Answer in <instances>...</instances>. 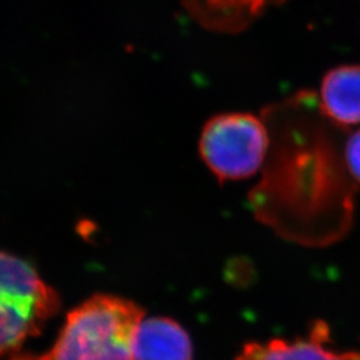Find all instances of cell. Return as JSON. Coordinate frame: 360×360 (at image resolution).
Returning <instances> with one entry per match:
<instances>
[{
    "instance_id": "cell-7",
    "label": "cell",
    "mask_w": 360,
    "mask_h": 360,
    "mask_svg": "<svg viewBox=\"0 0 360 360\" xmlns=\"http://www.w3.org/2000/svg\"><path fill=\"white\" fill-rule=\"evenodd\" d=\"M193 19L217 32H240L283 0H183Z\"/></svg>"
},
{
    "instance_id": "cell-6",
    "label": "cell",
    "mask_w": 360,
    "mask_h": 360,
    "mask_svg": "<svg viewBox=\"0 0 360 360\" xmlns=\"http://www.w3.org/2000/svg\"><path fill=\"white\" fill-rule=\"evenodd\" d=\"M193 340L176 321L143 319L134 343V360H193Z\"/></svg>"
},
{
    "instance_id": "cell-3",
    "label": "cell",
    "mask_w": 360,
    "mask_h": 360,
    "mask_svg": "<svg viewBox=\"0 0 360 360\" xmlns=\"http://www.w3.org/2000/svg\"><path fill=\"white\" fill-rule=\"evenodd\" d=\"M269 127L251 112H226L211 117L203 127L199 153L220 181L254 176L270 153Z\"/></svg>"
},
{
    "instance_id": "cell-4",
    "label": "cell",
    "mask_w": 360,
    "mask_h": 360,
    "mask_svg": "<svg viewBox=\"0 0 360 360\" xmlns=\"http://www.w3.org/2000/svg\"><path fill=\"white\" fill-rule=\"evenodd\" d=\"M328 326L316 322L306 338L248 342L233 360H360V351H335L328 348Z\"/></svg>"
},
{
    "instance_id": "cell-2",
    "label": "cell",
    "mask_w": 360,
    "mask_h": 360,
    "mask_svg": "<svg viewBox=\"0 0 360 360\" xmlns=\"http://www.w3.org/2000/svg\"><path fill=\"white\" fill-rule=\"evenodd\" d=\"M59 309L58 292L31 264L0 251V356L40 334Z\"/></svg>"
},
{
    "instance_id": "cell-1",
    "label": "cell",
    "mask_w": 360,
    "mask_h": 360,
    "mask_svg": "<svg viewBox=\"0 0 360 360\" xmlns=\"http://www.w3.org/2000/svg\"><path fill=\"white\" fill-rule=\"evenodd\" d=\"M144 311L114 295H95L72 309L53 347L39 360H134Z\"/></svg>"
},
{
    "instance_id": "cell-9",
    "label": "cell",
    "mask_w": 360,
    "mask_h": 360,
    "mask_svg": "<svg viewBox=\"0 0 360 360\" xmlns=\"http://www.w3.org/2000/svg\"><path fill=\"white\" fill-rule=\"evenodd\" d=\"M16 360H28V359H16Z\"/></svg>"
},
{
    "instance_id": "cell-5",
    "label": "cell",
    "mask_w": 360,
    "mask_h": 360,
    "mask_svg": "<svg viewBox=\"0 0 360 360\" xmlns=\"http://www.w3.org/2000/svg\"><path fill=\"white\" fill-rule=\"evenodd\" d=\"M319 111L338 127L360 126V65H339L326 74Z\"/></svg>"
},
{
    "instance_id": "cell-8",
    "label": "cell",
    "mask_w": 360,
    "mask_h": 360,
    "mask_svg": "<svg viewBox=\"0 0 360 360\" xmlns=\"http://www.w3.org/2000/svg\"><path fill=\"white\" fill-rule=\"evenodd\" d=\"M345 163L351 176L360 184V129L348 138L345 147Z\"/></svg>"
}]
</instances>
